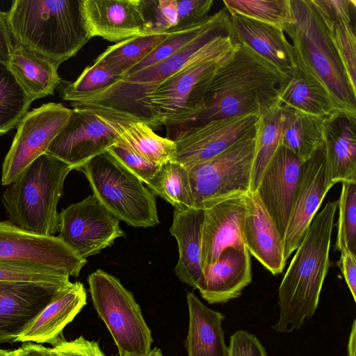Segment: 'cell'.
Listing matches in <instances>:
<instances>
[{
	"label": "cell",
	"instance_id": "6da1fadb",
	"mask_svg": "<svg viewBox=\"0 0 356 356\" xmlns=\"http://www.w3.org/2000/svg\"><path fill=\"white\" fill-rule=\"evenodd\" d=\"M288 75L247 45L235 42L209 80L201 112L186 127L218 118L260 115L277 102L278 86Z\"/></svg>",
	"mask_w": 356,
	"mask_h": 356
},
{
	"label": "cell",
	"instance_id": "7a4b0ae2",
	"mask_svg": "<svg viewBox=\"0 0 356 356\" xmlns=\"http://www.w3.org/2000/svg\"><path fill=\"white\" fill-rule=\"evenodd\" d=\"M337 201L327 202L314 217L278 289L279 318L273 330H300L314 314L330 267L329 252Z\"/></svg>",
	"mask_w": 356,
	"mask_h": 356
},
{
	"label": "cell",
	"instance_id": "3957f363",
	"mask_svg": "<svg viewBox=\"0 0 356 356\" xmlns=\"http://www.w3.org/2000/svg\"><path fill=\"white\" fill-rule=\"evenodd\" d=\"M6 18L13 42L58 67L90 39L82 0H15Z\"/></svg>",
	"mask_w": 356,
	"mask_h": 356
},
{
	"label": "cell",
	"instance_id": "277c9868",
	"mask_svg": "<svg viewBox=\"0 0 356 356\" xmlns=\"http://www.w3.org/2000/svg\"><path fill=\"white\" fill-rule=\"evenodd\" d=\"M72 170L68 164L47 154L34 160L2 195L9 220L38 235L49 236L59 232L57 205Z\"/></svg>",
	"mask_w": 356,
	"mask_h": 356
},
{
	"label": "cell",
	"instance_id": "5b68a950",
	"mask_svg": "<svg viewBox=\"0 0 356 356\" xmlns=\"http://www.w3.org/2000/svg\"><path fill=\"white\" fill-rule=\"evenodd\" d=\"M295 22L284 32L291 39L296 66L317 80L337 107L356 115V96L321 17L310 0H291Z\"/></svg>",
	"mask_w": 356,
	"mask_h": 356
},
{
	"label": "cell",
	"instance_id": "8992f818",
	"mask_svg": "<svg viewBox=\"0 0 356 356\" xmlns=\"http://www.w3.org/2000/svg\"><path fill=\"white\" fill-rule=\"evenodd\" d=\"M234 44L229 33H209L164 60L120 77L108 86L79 99L72 105L73 107L101 105L137 116L145 98L164 81L195 61L232 51Z\"/></svg>",
	"mask_w": 356,
	"mask_h": 356
},
{
	"label": "cell",
	"instance_id": "52a82bcc",
	"mask_svg": "<svg viewBox=\"0 0 356 356\" xmlns=\"http://www.w3.org/2000/svg\"><path fill=\"white\" fill-rule=\"evenodd\" d=\"M231 52L200 59L179 70L145 98L137 116L152 129L191 124L202 111L211 77Z\"/></svg>",
	"mask_w": 356,
	"mask_h": 356
},
{
	"label": "cell",
	"instance_id": "ba28073f",
	"mask_svg": "<svg viewBox=\"0 0 356 356\" xmlns=\"http://www.w3.org/2000/svg\"><path fill=\"white\" fill-rule=\"evenodd\" d=\"M138 121L143 120L111 107L74 106L45 154L63 161L72 170H79L90 159L107 152L115 144L120 131L127 125Z\"/></svg>",
	"mask_w": 356,
	"mask_h": 356
},
{
	"label": "cell",
	"instance_id": "9c48e42d",
	"mask_svg": "<svg viewBox=\"0 0 356 356\" xmlns=\"http://www.w3.org/2000/svg\"><path fill=\"white\" fill-rule=\"evenodd\" d=\"M79 170L93 195L119 220L135 227L159 223L156 196L108 152L92 158Z\"/></svg>",
	"mask_w": 356,
	"mask_h": 356
},
{
	"label": "cell",
	"instance_id": "30bf717a",
	"mask_svg": "<svg viewBox=\"0 0 356 356\" xmlns=\"http://www.w3.org/2000/svg\"><path fill=\"white\" fill-rule=\"evenodd\" d=\"M93 306L105 323L119 355H143L151 350L152 332L132 293L115 277L97 269L88 277Z\"/></svg>",
	"mask_w": 356,
	"mask_h": 356
},
{
	"label": "cell",
	"instance_id": "8fae6325",
	"mask_svg": "<svg viewBox=\"0 0 356 356\" xmlns=\"http://www.w3.org/2000/svg\"><path fill=\"white\" fill-rule=\"evenodd\" d=\"M256 127L225 150L188 170L194 207L204 209L225 197L250 191Z\"/></svg>",
	"mask_w": 356,
	"mask_h": 356
},
{
	"label": "cell",
	"instance_id": "7c38bea8",
	"mask_svg": "<svg viewBox=\"0 0 356 356\" xmlns=\"http://www.w3.org/2000/svg\"><path fill=\"white\" fill-rule=\"evenodd\" d=\"M72 113V109L60 103L50 102L24 115L3 160L1 185L12 184L30 163L46 153Z\"/></svg>",
	"mask_w": 356,
	"mask_h": 356
},
{
	"label": "cell",
	"instance_id": "4fadbf2b",
	"mask_svg": "<svg viewBox=\"0 0 356 356\" xmlns=\"http://www.w3.org/2000/svg\"><path fill=\"white\" fill-rule=\"evenodd\" d=\"M120 220L90 195L59 213L58 236L79 257L97 254L125 234Z\"/></svg>",
	"mask_w": 356,
	"mask_h": 356
},
{
	"label": "cell",
	"instance_id": "5bb4252c",
	"mask_svg": "<svg viewBox=\"0 0 356 356\" xmlns=\"http://www.w3.org/2000/svg\"><path fill=\"white\" fill-rule=\"evenodd\" d=\"M259 118V115L248 114L184 127L171 139L175 143L171 161L188 170L219 154L254 130Z\"/></svg>",
	"mask_w": 356,
	"mask_h": 356
},
{
	"label": "cell",
	"instance_id": "9a60e30c",
	"mask_svg": "<svg viewBox=\"0 0 356 356\" xmlns=\"http://www.w3.org/2000/svg\"><path fill=\"white\" fill-rule=\"evenodd\" d=\"M0 260L34 264L73 277L87 263L58 236L33 234L10 220L0 221Z\"/></svg>",
	"mask_w": 356,
	"mask_h": 356
},
{
	"label": "cell",
	"instance_id": "2e32d148",
	"mask_svg": "<svg viewBox=\"0 0 356 356\" xmlns=\"http://www.w3.org/2000/svg\"><path fill=\"white\" fill-rule=\"evenodd\" d=\"M333 186L323 143L301 165L296 198L283 238L286 261L303 240L325 195Z\"/></svg>",
	"mask_w": 356,
	"mask_h": 356
},
{
	"label": "cell",
	"instance_id": "e0dca14e",
	"mask_svg": "<svg viewBox=\"0 0 356 356\" xmlns=\"http://www.w3.org/2000/svg\"><path fill=\"white\" fill-rule=\"evenodd\" d=\"M69 285L0 281V343L15 342Z\"/></svg>",
	"mask_w": 356,
	"mask_h": 356
},
{
	"label": "cell",
	"instance_id": "ac0fdd59",
	"mask_svg": "<svg viewBox=\"0 0 356 356\" xmlns=\"http://www.w3.org/2000/svg\"><path fill=\"white\" fill-rule=\"evenodd\" d=\"M302 161L280 145L266 168L255 192L282 240L292 212Z\"/></svg>",
	"mask_w": 356,
	"mask_h": 356
},
{
	"label": "cell",
	"instance_id": "d6986e66",
	"mask_svg": "<svg viewBox=\"0 0 356 356\" xmlns=\"http://www.w3.org/2000/svg\"><path fill=\"white\" fill-rule=\"evenodd\" d=\"M82 10L90 38L117 43L151 32L140 0H82Z\"/></svg>",
	"mask_w": 356,
	"mask_h": 356
},
{
	"label": "cell",
	"instance_id": "ffe728a7",
	"mask_svg": "<svg viewBox=\"0 0 356 356\" xmlns=\"http://www.w3.org/2000/svg\"><path fill=\"white\" fill-rule=\"evenodd\" d=\"M245 195H232L204 208L201 241L202 269L216 261L225 248L245 245L243 225Z\"/></svg>",
	"mask_w": 356,
	"mask_h": 356
},
{
	"label": "cell",
	"instance_id": "44dd1931",
	"mask_svg": "<svg viewBox=\"0 0 356 356\" xmlns=\"http://www.w3.org/2000/svg\"><path fill=\"white\" fill-rule=\"evenodd\" d=\"M251 281L249 251L245 245L230 246L203 268L197 289L208 303L223 304L239 297Z\"/></svg>",
	"mask_w": 356,
	"mask_h": 356
},
{
	"label": "cell",
	"instance_id": "7402d4cb",
	"mask_svg": "<svg viewBox=\"0 0 356 356\" xmlns=\"http://www.w3.org/2000/svg\"><path fill=\"white\" fill-rule=\"evenodd\" d=\"M245 202L244 244L249 253L272 274H280L286 264L282 238L257 192L247 193Z\"/></svg>",
	"mask_w": 356,
	"mask_h": 356
},
{
	"label": "cell",
	"instance_id": "603a6c76",
	"mask_svg": "<svg viewBox=\"0 0 356 356\" xmlns=\"http://www.w3.org/2000/svg\"><path fill=\"white\" fill-rule=\"evenodd\" d=\"M323 147L331 182H355L356 115L339 110L327 116Z\"/></svg>",
	"mask_w": 356,
	"mask_h": 356
},
{
	"label": "cell",
	"instance_id": "cb8c5ba5",
	"mask_svg": "<svg viewBox=\"0 0 356 356\" xmlns=\"http://www.w3.org/2000/svg\"><path fill=\"white\" fill-rule=\"evenodd\" d=\"M229 16L234 42L247 45L285 74L296 67L293 47L282 29L238 15Z\"/></svg>",
	"mask_w": 356,
	"mask_h": 356
},
{
	"label": "cell",
	"instance_id": "d4e9b609",
	"mask_svg": "<svg viewBox=\"0 0 356 356\" xmlns=\"http://www.w3.org/2000/svg\"><path fill=\"white\" fill-rule=\"evenodd\" d=\"M87 304V293L80 282L70 285L51 302L15 342L47 343L53 345L63 330Z\"/></svg>",
	"mask_w": 356,
	"mask_h": 356
},
{
	"label": "cell",
	"instance_id": "484cf974",
	"mask_svg": "<svg viewBox=\"0 0 356 356\" xmlns=\"http://www.w3.org/2000/svg\"><path fill=\"white\" fill-rule=\"evenodd\" d=\"M204 209L193 207L185 211H174L169 229L178 244L179 258L175 273L179 279L193 289L202 272V228Z\"/></svg>",
	"mask_w": 356,
	"mask_h": 356
},
{
	"label": "cell",
	"instance_id": "4316f807",
	"mask_svg": "<svg viewBox=\"0 0 356 356\" xmlns=\"http://www.w3.org/2000/svg\"><path fill=\"white\" fill-rule=\"evenodd\" d=\"M188 329L185 341L188 356H228L222 324L225 318L207 307L193 292L186 293Z\"/></svg>",
	"mask_w": 356,
	"mask_h": 356
},
{
	"label": "cell",
	"instance_id": "83f0119b",
	"mask_svg": "<svg viewBox=\"0 0 356 356\" xmlns=\"http://www.w3.org/2000/svg\"><path fill=\"white\" fill-rule=\"evenodd\" d=\"M8 65L32 102L52 95L60 84L56 64L13 41Z\"/></svg>",
	"mask_w": 356,
	"mask_h": 356
},
{
	"label": "cell",
	"instance_id": "f1b7e54d",
	"mask_svg": "<svg viewBox=\"0 0 356 356\" xmlns=\"http://www.w3.org/2000/svg\"><path fill=\"white\" fill-rule=\"evenodd\" d=\"M277 101L282 107L319 117H326L340 110L326 89L296 66L279 84Z\"/></svg>",
	"mask_w": 356,
	"mask_h": 356
},
{
	"label": "cell",
	"instance_id": "f546056e",
	"mask_svg": "<svg viewBox=\"0 0 356 356\" xmlns=\"http://www.w3.org/2000/svg\"><path fill=\"white\" fill-rule=\"evenodd\" d=\"M282 108L284 122L281 145L304 162L323 143L327 116L319 117L290 108Z\"/></svg>",
	"mask_w": 356,
	"mask_h": 356
},
{
	"label": "cell",
	"instance_id": "4dcf8cb0",
	"mask_svg": "<svg viewBox=\"0 0 356 356\" xmlns=\"http://www.w3.org/2000/svg\"><path fill=\"white\" fill-rule=\"evenodd\" d=\"M149 32L134 36L108 47L95 60L122 77L147 57L173 32Z\"/></svg>",
	"mask_w": 356,
	"mask_h": 356
},
{
	"label": "cell",
	"instance_id": "1f68e13d",
	"mask_svg": "<svg viewBox=\"0 0 356 356\" xmlns=\"http://www.w3.org/2000/svg\"><path fill=\"white\" fill-rule=\"evenodd\" d=\"M284 122V110L277 101L259 115L250 192L256 191L266 168L281 145Z\"/></svg>",
	"mask_w": 356,
	"mask_h": 356
},
{
	"label": "cell",
	"instance_id": "d6a6232c",
	"mask_svg": "<svg viewBox=\"0 0 356 356\" xmlns=\"http://www.w3.org/2000/svg\"><path fill=\"white\" fill-rule=\"evenodd\" d=\"M317 13L325 26L349 87L356 96L355 10L335 15Z\"/></svg>",
	"mask_w": 356,
	"mask_h": 356
},
{
	"label": "cell",
	"instance_id": "836d02e7",
	"mask_svg": "<svg viewBox=\"0 0 356 356\" xmlns=\"http://www.w3.org/2000/svg\"><path fill=\"white\" fill-rule=\"evenodd\" d=\"M147 186L155 196L164 199L175 210L185 211L194 207L188 170L177 162L170 160L161 165Z\"/></svg>",
	"mask_w": 356,
	"mask_h": 356
},
{
	"label": "cell",
	"instance_id": "e575fe53",
	"mask_svg": "<svg viewBox=\"0 0 356 356\" xmlns=\"http://www.w3.org/2000/svg\"><path fill=\"white\" fill-rule=\"evenodd\" d=\"M118 142L158 165L171 160L175 152L174 140L159 136L143 121L127 125L120 131Z\"/></svg>",
	"mask_w": 356,
	"mask_h": 356
},
{
	"label": "cell",
	"instance_id": "d590c367",
	"mask_svg": "<svg viewBox=\"0 0 356 356\" xmlns=\"http://www.w3.org/2000/svg\"><path fill=\"white\" fill-rule=\"evenodd\" d=\"M229 15H238L284 30L295 18L291 0H223Z\"/></svg>",
	"mask_w": 356,
	"mask_h": 356
},
{
	"label": "cell",
	"instance_id": "8d00e7d4",
	"mask_svg": "<svg viewBox=\"0 0 356 356\" xmlns=\"http://www.w3.org/2000/svg\"><path fill=\"white\" fill-rule=\"evenodd\" d=\"M31 102L8 64L0 61V136L18 124Z\"/></svg>",
	"mask_w": 356,
	"mask_h": 356
},
{
	"label": "cell",
	"instance_id": "74e56055",
	"mask_svg": "<svg viewBox=\"0 0 356 356\" xmlns=\"http://www.w3.org/2000/svg\"><path fill=\"white\" fill-rule=\"evenodd\" d=\"M70 276L42 266L13 260H0V281L67 286Z\"/></svg>",
	"mask_w": 356,
	"mask_h": 356
},
{
	"label": "cell",
	"instance_id": "f35d334b",
	"mask_svg": "<svg viewBox=\"0 0 356 356\" xmlns=\"http://www.w3.org/2000/svg\"><path fill=\"white\" fill-rule=\"evenodd\" d=\"M336 250L356 255V181L343 182L339 199Z\"/></svg>",
	"mask_w": 356,
	"mask_h": 356
},
{
	"label": "cell",
	"instance_id": "ab89813d",
	"mask_svg": "<svg viewBox=\"0 0 356 356\" xmlns=\"http://www.w3.org/2000/svg\"><path fill=\"white\" fill-rule=\"evenodd\" d=\"M120 78L104 64L94 60L86 67L77 79L67 83L62 90V97L72 104L89 94L97 92Z\"/></svg>",
	"mask_w": 356,
	"mask_h": 356
},
{
	"label": "cell",
	"instance_id": "60d3db41",
	"mask_svg": "<svg viewBox=\"0 0 356 356\" xmlns=\"http://www.w3.org/2000/svg\"><path fill=\"white\" fill-rule=\"evenodd\" d=\"M143 3L151 32L163 33L177 27V0H151Z\"/></svg>",
	"mask_w": 356,
	"mask_h": 356
},
{
	"label": "cell",
	"instance_id": "b9f144b4",
	"mask_svg": "<svg viewBox=\"0 0 356 356\" xmlns=\"http://www.w3.org/2000/svg\"><path fill=\"white\" fill-rule=\"evenodd\" d=\"M107 152L146 185L154 177L160 167L146 161L119 142L111 146Z\"/></svg>",
	"mask_w": 356,
	"mask_h": 356
},
{
	"label": "cell",
	"instance_id": "7bdbcfd3",
	"mask_svg": "<svg viewBox=\"0 0 356 356\" xmlns=\"http://www.w3.org/2000/svg\"><path fill=\"white\" fill-rule=\"evenodd\" d=\"M213 4V0H177L178 23L175 29L195 25L204 20Z\"/></svg>",
	"mask_w": 356,
	"mask_h": 356
},
{
	"label": "cell",
	"instance_id": "ee69618b",
	"mask_svg": "<svg viewBox=\"0 0 356 356\" xmlns=\"http://www.w3.org/2000/svg\"><path fill=\"white\" fill-rule=\"evenodd\" d=\"M52 346L55 356H106L97 342L86 339L83 336L72 341H66L61 336Z\"/></svg>",
	"mask_w": 356,
	"mask_h": 356
},
{
	"label": "cell",
	"instance_id": "f6af8a7d",
	"mask_svg": "<svg viewBox=\"0 0 356 356\" xmlns=\"http://www.w3.org/2000/svg\"><path fill=\"white\" fill-rule=\"evenodd\" d=\"M228 356H267L265 348L254 334L238 330L231 335Z\"/></svg>",
	"mask_w": 356,
	"mask_h": 356
},
{
	"label": "cell",
	"instance_id": "bcb514c9",
	"mask_svg": "<svg viewBox=\"0 0 356 356\" xmlns=\"http://www.w3.org/2000/svg\"><path fill=\"white\" fill-rule=\"evenodd\" d=\"M339 252L340 268L353 300L356 302V255L348 249H343Z\"/></svg>",
	"mask_w": 356,
	"mask_h": 356
},
{
	"label": "cell",
	"instance_id": "7dc6e473",
	"mask_svg": "<svg viewBox=\"0 0 356 356\" xmlns=\"http://www.w3.org/2000/svg\"><path fill=\"white\" fill-rule=\"evenodd\" d=\"M13 49V38L6 13L0 10V61L8 64Z\"/></svg>",
	"mask_w": 356,
	"mask_h": 356
},
{
	"label": "cell",
	"instance_id": "c3c4849f",
	"mask_svg": "<svg viewBox=\"0 0 356 356\" xmlns=\"http://www.w3.org/2000/svg\"><path fill=\"white\" fill-rule=\"evenodd\" d=\"M21 356H55L51 348L26 342L19 348Z\"/></svg>",
	"mask_w": 356,
	"mask_h": 356
},
{
	"label": "cell",
	"instance_id": "681fc988",
	"mask_svg": "<svg viewBox=\"0 0 356 356\" xmlns=\"http://www.w3.org/2000/svg\"><path fill=\"white\" fill-rule=\"evenodd\" d=\"M348 356H355L356 352V320L354 319L352 324L348 342Z\"/></svg>",
	"mask_w": 356,
	"mask_h": 356
},
{
	"label": "cell",
	"instance_id": "f907efd6",
	"mask_svg": "<svg viewBox=\"0 0 356 356\" xmlns=\"http://www.w3.org/2000/svg\"><path fill=\"white\" fill-rule=\"evenodd\" d=\"M120 356H134V355H120ZM138 356H163V355L160 348L155 347L153 349H151V350L148 353L143 355H138Z\"/></svg>",
	"mask_w": 356,
	"mask_h": 356
},
{
	"label": "cell",
	"instance_id": "816d5d0a",
	"mask_svg": "<svg viewBox=\"0 0 356 356\" xmlns=\"http://www.w3.org/2000/svg\"><path fill=\"white\" fill-rule=\"evenodd\" d=\"M13 350L0 349V356H9Z\"/></svg>",
	"mask_w": 356,
	"mask_h": 356
},
{
	"label": "cell",
	"instance_id": "f5cc1de1",
	"mask_svg": "<svg viewBox=\"0 0 356 356\" xmlns=\"http://www.w3.org/2000/svg\"><path fill=\"white\" fill-rule=\"evenodd\" d=\"M9 356H21L19 348L13 350L12 353Z\"/></svg>",
	"mask_w": 356,
	"mask_h": 356
}]
</instances>
